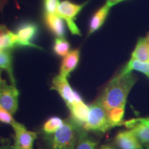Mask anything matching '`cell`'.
<instances>
[{
    "label": "cell",
    "mask_w": 149,
    "mask_h": 149,
    "mask_svg": "<svg viewBox=\"0 0 149 149\" xmlns=\"http://www.w3.org/2000/svg\"><path fill=\"white\" fill-rule=\"evenodd\" d=\"M8 31V29H7L6 26L3 24H0V36L4 34L5 33H6Z\"/></svg>",
    "instance_id": "26"
},
{
    "label": "cell",
    "mask_w": 149,
    "mask_h": 149,
    "mask_svg": "<svg viewBox=\"0 0 149 149\" xmlns=\"http://www.w3.org/2000/svg\"><path fill=\"white\" fill-rule=\"evenodd\" d=\"M2 80H3V79L1 78V70L0 69V86H1V82H2Z\"/></svg>",
    "instance_id": "30"
},
{
    "label": "cell",
    "mask_w": 149,
    "mask_h": 149,
    "mask_svg": "<svg viewBox=\"0 0 149 149\" xmlns=\"http://www.w3.org/2000/svg\"><path fill=\"white\" fill-rule=\"evenodd\" d=\"M114 141L116 146L120 149H144L142 144L130 129L119 132Z\"/></svg>",
    "instance_id": "10"
},
{
    "label": "cell",
    "mask_w": 149,
    "mask_h": 149,
    "mask_svg": "<svg viewBox=\"0 0 149 149\" xmlns=\"http://www.w3.org/2000/svg\"><path fill=\"white\" fill-rule=\"evenodd\" d=\"M100 149H115L114 147L111 146V145L106 144V145H102V146L100 147Z\"/></svg>",
    "instance_id": "28"
},
{
    "label": "cell",
    "mask_w": 149,
    "mask_h": 149,
    "mask_svg": "<svg viewBox=\"0 0 149 149\" xmlns=\"http://www.w3.org/2000/svg\"><path fill=\"white\" fill-rule=\"evenodd\" d=\"M64 120L58 117H51L48 119L42 127L43 132L45 135L52 134L59 130L64 124Z\"/></svg>",
    "instance_id": "21"
},
{
    "label": "cell",
    "mask_w": 149,
    "mask_h": 149,
    "mask_svg": "<svg viewBox=\"0 0 149 149\" xmlns=\"http://www.w3.org/2000/svg\"><path fill=\"white\" fill-rule=\"evenodd\" d=\"M84 128L78 126L71 119L64 120L63 126L57 131L46 135L51 149H74L79 134Z\"/></svg>",
    "instance_id": "2"
},
{
    "label": "cell",
    "mask_w": 149,
    "mask_h": 149,
    "mask_svg": "<svg viewBox=\"0 0 149 149\" xmlns=\"http://www.w3.org/2000/svg\"><path fill=\"white\" fill-rule=\"evenodd\" d=\"M12 149H21L19 146V144H17V142L15 140V141H14V144H13Z\"/></svg>",
    "instance_id": "29"
},
{
    "label": "cell",
    "mask_w": 149,
    "mask_h": 149,
    "mask_svg": "<svg viewBox=\"0 0 149 149\" xmlns=\"http://www.w3.org/2000/svg\"><path fill=\"white\" fill-rule=\"evenodd\" d=\"M39 32V26L34 22H24L16 28L15 33L21 41L22 47H32L42 50V48L36 45L33 41Z\"/></svg>",
    "instance_id": "6"
},
{
    "label": "cell",
    "mask_w": 149,
    "mask_h": 149,
    "mask_svg": "<svg viewBox=\"0 0 149 149\" xmlns=\"http://www.w3.org/2000/svg\"><path fill=\"white\" fill-rule=\"evenodd\" d=\"M80 50L79 48L70 51L63 58L59 70V74L64 77H68L70 73L75 69L79 61Z\"/></svg>",
    "instance_id": "13"
},
{
    "label": "cell",
    "mask_w": 149,
    "mask_h": 149,
    "mask_svg": "<svg viewBox=\"0 0 149 149\" xmlns=\"http://www.w3.org/2000/svg\"><path fill=\"white\" fill-rule=\"evenodd\" d=\"M22 47L21 42L15 32L8 31L0 36V50H13Z\"/></svg>",
    "instance_id": "17"
},
{
    "label": "cell",
    "mask_w": 149,
    "mask_h": 149,
    "mask_svg": "<svg viewBox=\"0 0 149 149\" xmlns=\"http://www.w3.org/2000/svg\"><path fill=\"white\" fill-rule=\"evenodd\" d=\"M12 114L0 105V122L7 124H12L15 122Z\"/></svg>",
    "instance_id": "23"
},
{
    "label": "cell",
    "mask_w": 149,
    "mask_h": 149,
    "mask_svg": "<svg viewBox=\"0 0 149 149\" xmlns=\"http://www.w3.org/2000/svg\"><path fill=\"white\" fill-rule=\"evenodd\" d=\"M131 59L149 61V42L146 37L139 38L131 55Z\"/></svg>",
    "instance_id": "16"
},
{
    "label": "cell",
    "mask_w": 149,
    "mask_h": 149,
    "mask_svg": "<svg viewBox=\"0 0 149 149\" xmlns=\"http://www.w3.org/2000/svg\"><path fill=\"white\" fill-rule=\"evenodd\" d=\"M11 141L8 138H0V149H12Z\"/></svg>",
    "instance_id": "24"
},
{
    "label": "cell",
    "mask_w": 149,
    "mask_h": 149,
    "mask_svg": "<svg viewBox=\"0 0 149 149\" xmlns=\"http://www.w3.org/2000/svg\"><path fill=\"white\" fill-rule=\"evenodd\" d=\"M59 3V0H44V12L57 13Z\"/></svg>",
    "instance_id": "22"
},
{
    "label": "cell",
    "mask_w": 149,
    "mask_h": 149,
    "mask_svg": "<svg viewBox=\"0 0 149 149\" xmlns=\"http://www.w3.org/2000/svg\"><path fill=\"white\" fill-rule=\"evenodd\" d=\"M52 89L57 91L59 95L65 102L67 107L75 102L76 91L72 90L67 77L61 74L55 76L52 80Z\"/></svg>",
    "instance_id": "9"
},
{
    "label": "cell",
    "mask_w": 149,
    "mask_h": 149,
    "mask_svg": "<svg viewBox=\"0 0 149 149\" xmlns=\"http://www.w3.org/2000/svg\"><path fill=\"white\" fill-rule=\"evenodd\" d=\"M11 126L15 131V140L21 149H33V144L37 137L36 132L29 130L24 124L16 121Z\"/></svg>",
    "instance_id": "8"
},
{
    "label": "cell",
    "mask_w": 149,
    "mask_h": 149,
    "mask_svg": "<svg viewBox=\"0 0 149 149\" xmlns=\"http://www.w3.org/2000/svg\"><path fill=\"white\" fill-rule=\"evenodd\" d=\"M123 1H124V0H107L106 3L107 5H109L110 7H112L113 6L117 4V3L122 2Z\"/></svg>",
    "instance_id": "25"
},
{
    "label": "cell",
    "mask_w": 149,
    "mask_h": 149,
    "mask_svg": "<svg viewBox=\"0 0 149 149\" xmlns=\"http://www.w3.org/2000/svg\"><path fill=\"white\" fill-rule=\"evenodd\" d=\"M19 92L15 84H8L4 79L0 86V105L13 115L18 109Z\"/></svg>",
    "instance_id": "5"
},
{
    "label": "cell",
    "mask_w": 149,
    "mask_h": 149,
    "mask_svg": "<svg viewBox=\"0 0 149 149\" xmlns=\"http://www.w3.org/2000/svg\"><path fill=\"white\" fill-rule=\"evenodd\" d=\"M88 1L83 3H75L69 0H63L59 3L57 13L66 22L67 26L72 35H81V31L75 23L77 16L88 4Z\"/></svg>",
    "instance_id": "4"
},
{
    "label": "cell",
    "mask_w": 149,
    "mask_h": 149,
    "mask_svg": "<svg viewBox=\"0 0 149 149\" xmlns=\"http://www.w3.org/2000/svg\"><path fill=\"white\" fill-rule=\"evenodd\" d=\"M70 118L79 127L84 128V125L86 122L89 113V106H87L84 101L74 102L69 107Z\"/></svg>",
    "instance_id": "12"
},
{
    "label": "cell",
    "mask_w": 149,
    "mask_h": 149,
    "mask_svg": "<svg viewBox=\"0 0 149 149\" xmlns=\"http://www.w3.org/2000/svg\"><path fill=\"white\" fill-rule=\"evenodd\" d=\"M97 142L89 137L87 131L84 129L80 132L79 140L74 149H97Z\"/></svg>",
    "instance_id": "20"
},
{
    "label": "cell",
    "mask_w": 149,
    "mask_h": 149,
    "mask_svg": "<svg viewBox=\"0 0 149 149\" xmlns=\"http://www.w3.org/2000/svg\"><path fill=\"white\" fill-rule=\"evenodd\" d=\"M44 22L48 31L57 37H64L66 33L65 21L57 13L44 12Z\"/></svg>",
    "instance_id": "11"
},
{
    "label": "cell",
    "mask_w": 149,
    "mask_h": 149,
    "mask_svg": "<svg viewBox=\"0 0 149 149\" xmlns=\"http://www.w3.org/2000/svg\"><path fill=\"white\" fill-rule=\"evenodd\" d=\"M70 44L64 37H56L54 41L53 50L56 55L64 57L70 52Z\"/></svg>",
    "instance_id": "19"
},
{
    "label": "cell",
    "mask_w": 149,
    "mask_h": 149,
    "mask_svg": "<svg viewBox=\"0 0 149 149\" xmlns=\"http://www.w3.org/2000/svg\"><path fill=\"white\" fill-rule=\"evenodd\" d=\"M113 128L110 122L107 112L102 105L100 98L89 106V113L86 122L84 125L86 131L106 132Z\"/></svg>",
    "instance_id": "3"
},
{
    "label": "cell",
    "mask_w": 149,
    "mask_h": 149,
    "mask_svg": "<svg viewBox=\"0 0 149 149\" xmlns=\"http://www.w3.org/2000/svg\"><path fill=\"white\" fill-rule=\"evenodd\" d=\"M137 81V78L132 72H120L108 84L99 97L107 112L115 109H125L128 94Z\"/></svg>",
    "instance_id": "1"
},
{
    "label": "cell",
    "mask_w": 149,
    "mask_h": 149,
    "mask_svg": "<svg viewBox=\"0 0 149 149\" xmlns=\"http://www.w3.org/2000/svg\"><path fill=\"white\" fill-rule=\"evenodd\" d=\"M8 0H0V11L2 10L4 6L6 4Z\"/></svg>",
    "instance_id": "27"
},
{
    "label": "cell",
    "mask_w": 149,
    "mask_h": 149,
    "mask_svg": "<svg viewBox=\"0 0 149 149\" xmlns=\"http://www.w3.org/2000/svg\"><path fill=\"white\" fill-rule=\"evenodd\" d=\"M0 69L7 72L11 83L15 85L13 68V55L10 50H0Z\"/></svg>",
    "instance_id": "15"
},
{
    "label": "cell",
    "mask_w": 149,
    "mask_h": 149,
    "mask_svg": "<svg viewBox=\"0 0 149 149\" xmlns=\"http://www.w3.org/2000/svg\"><path fill=\"white\" fill-rule=\"evenodd\" d=\"M111 7L105 3L97 9L91 17L88 26V35H90L101 28L109 15Z\"/></svg>",
    "instance_id": "14"
},
{
    "label": "cell",
    "mask_w": 149,
    "mask_h": 149,
    "mask_svg": "<svg viewBox=\"0 0 149 149\" xmlns=\"http://www.w3.org/2000/svg\"><path fill=\"white\" fill-rule=\"evenodd\" d=\"M122 124L130 128L141 144L146 149H149V117L129 120Z\"/></svg>",
    "instance_id": "7"
},
{
    "label": "cell",
    "mask_w": 149,
    "mask_h": 149,
    "mask_svg": "<svg viewBox=\"0 0 149 149\" xmlns=\"http://www.w3.org/2000/svg\"><path fill=\"white\" fill-rule=\"evenodd\" d=\"M133 70L142 72L149 78V61H141L130 58L121 73H128Z\"/></svg>",
    "instance_id": "18"
}]
</instances>
